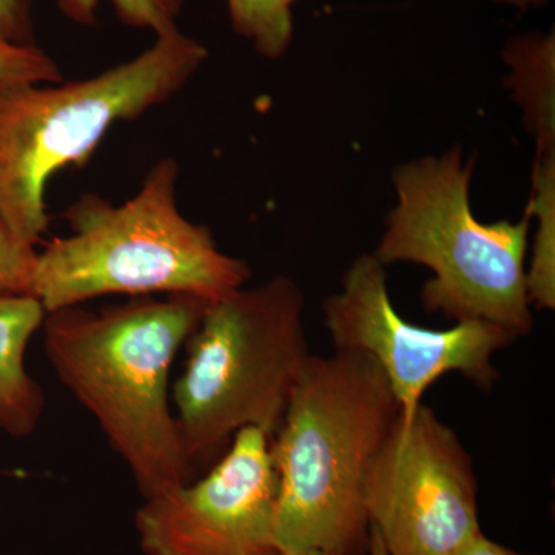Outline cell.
Listing matches in <instances>:
<instances>
[{
  "instance_id": "1",
  "label": "cell",
  "mask_w": 555,
  "mask_h": 555,
  "mask_svg": "<svg viewBox=\"0 0 555 555\" xmlns=\"http://www.w3.org/2000/svg\"><path fill=\"white\" fill-rule=\"evenodd\" d=\"M210 301L189 295L130 298L47 313L43 346L62 386L82 404L129 467L144 499L192 481L170 371Z\"/></svg>"
},
{
  "instance_id": "2",
  "label": "cell",
  "mask_w": 555,
  "mask_h": 555,
  "mask_svg": "<svg viewBox=\"0 0 555 555\" xmlns=\"http://www.w3.org/2000/svg\"><path fill=\"white\" fill-rule=\"evenodd\" d=\"M400 412L371 358L310 356L270 440L278 554L353 555L367 543L364 478Z\"/></svg>"
},
{
  "instance_id": "3",
  "label": "cell",
  "mask_w": 555,
  "mask_h": 555,
  "mask_svg": "<svg viewBox=\"0 0 555 555\" xmlns=\"http://www.w3.org/2000/svg\"><path fill=\"white\" fill-rule=\"evenodd\" d=\"M178 179V160L159 159L126 203L86 193L65 210L69 235L51 240L36 261L31 295L47 313L108 295L214 302L246 286L247 262L179 210Z\"/></svg>"
},
{
  "instance_id": "4",
  "label": "cell",
  "mask_w": 555,
  "mask_h": 555,
  "mask_svg": "<svg viewBox=\"0 0 555 555\" xmlns=\"http://www.w3.org/2000/svg\"><path fill=\"white\" fill-rule=\"evenodd\" d=\"M207 57L206 47L178 28L91 78L0 87V218L38 246L50 222V179L87 166L116 124L177 96Z\"/></svg>"
},
{
  "instance_id": "5",
  "label": "cell",
  "mask_w": 555,
  "mask_h": 555,
  "mask_svg": "<svg viewBox=\"0 0 555 555\" xmlns=\"http://www.w3.org/2000/svg\"><path fill=\"white\" fill-rule=\"evenodd\" d=\"M474 167L460 147L398 166L397 203L372 254L383 266L414 262L434 273L420 294L426 312L525 337L534 327L526 284L531 218L478 221L469 203Z\"/></svg>"
},
{
  "instance_id": "6",
  "label": "cell",
  "mask_w": 555,
  "mask_h": 555,
  "mask_svg": "<svg viewBox=\"0 0 555 555\" xmlns=\"http://www.w3.org/2000/svg\"><path fill=\"white\" fill-rule=\"evenodd\" d=\"M305 295L288 276L207 306L171 389L179 436L196 470L257 427L272 440L310 356Z\"/></svg>"
},
{
  "instance_id": "7",
  "label": "cell",
  "mask_w": 555,
  "mask_h": 555,
  "mask_svg": "<svg viewBox=\"0 0 555 555\" xmlns=\"http://www.w3.org/2000/svg\"><path fill=\"white\" fill-rule=\"evenodd\" d=\"M369 537L387 555H455L480 534L473 459L426 404L398 416L364 478Z\"/></svg>"
},
{
  "instance_id": "8",
  "label": "cell",
  "mask_w": 555,
  "mask_h": 555,
  "mask_svg": "<svg viewBox=\"0 0 555 555\" xmlns=\"http://www.w3.org/2000/svg\"><path fill=\"white\" fill-rule=\"evenodd\" d=\"M323 315L335 350L366 356L382 369L403 416L452 372L489 389L499 378L492 358L517 339L486 321H460L443 331L409 323L393 308L386 266L374 254L353 259L341 288L323 302Z\"/></svg>"
},
{
  "instance_id": "9",
  "label": "cell",
  "mask_w": 555,
  "mask_h": 555,
  "mask_svg": "<svg viewBox=\"0 0 555 555\" xmlns=\"http://www.w3.org/2000/svg\"><path fill=\"white\" fill-rule=\"evenodd\" d=\"M276 491L270 437L241 429L206 476L144 499L139 546L145 555H276Z\"/></svg>"
},
{
  "instance_id": "10",
  "label": "cell",
  "mask_w": 555,
  "mask_h": 555,
  "mask_svg": "<svg viewBox=\"0 0 555 555\" xmlns=\"http://www.w3.org/2000/svg\"><path fill=\"white\" fill-rule=\"evenodd\" d=\"M47 312L33 295H0V433L27 438L46 412L43 387L33 378L25 356Z\"/></svg>"
},
{
  "instance_id": "11",
  "label": "cell",
  "mask_w": 555,
  "mask_h": 555,
  "mask_svg": "<svg viewBox=\"0 0 555 555\" xmlns=\"http://www.w3.org/2000/svg\"><path fill=\"white\" fill-rule=\"evenodd\" d=\"M503 61L509 68L506 89L524 113L528 133L535 139L537 155H555V38L518 36L506 43Z\"/></svg>"
},
{
  "instance_id": "12",
  "label": "cell",
  "mask_w": 555,
  "mask_h": 555,
  "mask_svg": "<svg viewBox=\"0 0 555 555\" xmlns=\"http://www.w3.org/2000/svg\"><path fill=\"white\" fill-rule=\"evenodd\" d=\"M525 214L537 219L532 258L526 270L531 306L555 309V155L535 156L531 198Z\"/></svg>"
},
{
  "instance_id": "13",
  "label": "cell",
  "mask_w": 555,
  "mask_h": 555,
  "mask_svg": "<svg viewBox=\"0 0 555 555\" xmlns=\"http://www.w3.org/2000/svg\"><path fill=\"white\" fill-rule=\"evenodd\" d=\"M297 0H228L230 22L268 60H280L294 39L292 7Z\"/></svg>"
},
{
  "instance_id": "14",
  "label": "cell",
  "mask_w": 555,
  "mask_h": 555,
  "mask_svg": "<svg viewBox=\"0 0 555 555\" xmlns=\"http://www.w3.org/2000/svg\"><path fill=\"white\" fill-rule=\"evenodd\" d=\"M116 16L124 25L152 30L156 36L178 30L185 0H112ZM57 9L69 21L86 27L96 25L100 0H56Z\"/></svg>"
},
{
  "instance_id": "15",
  "label": "cell",
  "mask_w": 555,
  "mask_h": 555,
  "mask_svg": "<svg viewBox=\"0 0 555 555\" xmlns=\"http://www.w3.org/2000/svg\"><path fill=\"white\" fill-rule=\"evenodd\" d=\"M64 80L60 65L36 46H20L0 38V87L53 83Z\"/></svg>"
},
{
  "instance_id": "16",
  "label": "cell",
  "mask_w": 555,
  "mask_h": 555,
  "mask_svg": "<svg viewBox=\"0 0 555 555\" xmlns=\"http://www.w3.org/2000/svg\"><path fill=\"white\" fill-rule=\"evenodd\" d=\"M38 250L0 218V295H31Z\"/></svg>"
},
{
  "instance_id": "17",
  "label": "cell",
  "mask_w": 555,
  "mask_h": 555,
  "mask_svg": "<svg viewBox=\"0 0 555 555\" xmlns=\"http://www.w3.org/2000/svg\"><path fill=\"white\" fill-rule=\"evenodd\" d=\"M0 38L35 46L33 0H0Z\"/></svg>"
},
{
  "instance_id": "18",
  "label": "cell",
  "mask_w": 555,
  "mask_h": 555,
  "mask_svg": "<svg viewBox=\"0 0 555 555\" xmlns=\"http://www.w3.org/2000/svg\"><path fill=\"white\" fill-rule=\"evenodd\" d=\"M455 555H528L517 553V551L509 550V547L500 545V543L492 542L491 539H488L480 532L476 537L469 540L462 550L459 551Z\"/></svg>"
},
{
  "instance_id": "19",
  "label": "cell",
  "mask_w": 555,
  "mask_h": 555,
  "mask_svg": "<svg viewBox=\"0 0 555 555\" xmlns=\"http://www.w3.org/2000/svg\"><path fill=\"white\" fill-rule=\"evenodd\" d=\"M496 3H506V5L516 7L518 10H526L529 7H542L545 5L547 0H492Z\"/></svg>"
},
{
  "instance_id": "20",
  "label": "cell",
  "mask_w": 555,
  "mask_h": 555,
  "mask_svg": "<svg viewBox=\"0 0 555 555\" xmlns=\"http://www.w3.org/2000/svg\"><path fill=\"white\" fill-rule=\"evenodd\" d=\"M276 555H332L323 553V551H299V553H280Z\"/></svg>"
}]
</instances>
